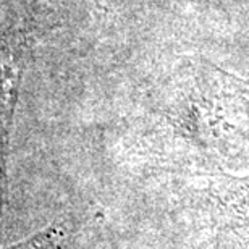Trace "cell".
Listing matches in <instances>:
<instances>
[{
	"label": "cell",
	"instance_id": "3957f363",
	"mask_svg": "<svg viewBox=\"0 0 249 249\" xmlns=\"http://www.w3.org/2000/svg\"><path fill=\"white\" fill-rule=\"evenodd\" d=\"M74 241L76 236L73 228L68 225V222L62 220L42 228L26 240L2 246L0 249H74Z\"/></svg>",
	"mask_w": 249,
	"mask_h": 249
},
{
	"label": "cell",
	"instance_id": "6da1fadb",
	"mask_svg": "<svg viewBox=\"0 0 249 249\" xmlns=\"http://www.w3.org/2000/svg\"><path fill=\"white\" fill-rule=\"evenodd\" d=\"M26 68L23 39H0V207L8 197V154L19 84Z\"/></svg>",
	"mask_w": 249,
	"mask_h": 249
},
{
	"label": "cell",
	"instance_id": "7a4b0ae2",
	"mask_svg": "<svg viewBox=\"0 0 249 249\" xmlns=\"http://www.w3.org/2000/svg\"><path fill=\"white\" fill-rule=\"evenodd\" d=\"M196 206L222 230H249V175H217L196 191Z\"/></svg>",
	"mask_w": 249,
	"mask_h": 249
}]
</instances>
